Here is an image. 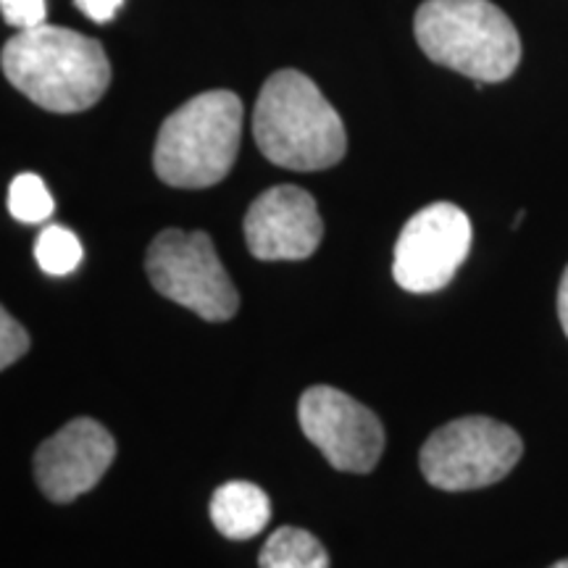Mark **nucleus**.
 I'll list each match as a JSON object with an SVG mask.
<instances>
[{"label":"nucleus","instance_id":"20e7f679","mask_svg":"<svg viewBox=\"0 0 568 568\" xmlns=\"http://www.w3.org/2000/svg\"><path fill=\"white\" fill-rule=\"evenodd\" d=\"M243 140V103L230 90L190 98L161 124L153 169L169 187L203 190L230 174Z\"/></svg>","mask_w":568,"mask_h":568},{"label":"nucleus","instance_id":"f8f14e48","mask_svg":"<svg viewBox=\"0 0 568 568\" xmlns=\"http://www.w3.org/2000/svg\"><path fill=\"white\" fill-rule=\"evenodd\" d=\"M258 568H329V552L311 531L282 527L264 542Z\"/></svg>","mask_w":568,"mask_h":568},{"label":"nucleus","instance_id":"dca6fc26","mask_svg":"<svg viewBox=\"0 0 568 568\" xmlns=\"http://www.w3.org/2000/svg\"><path fill=\"white\" fill-rule=\"evenodd\" d=\"M3 19L19 32L45 24V0H0Z\"/></svg>","mask_w":568,"mask_h":568},{"label":"nucleus","instance_id":"423d86ee","mask_svg":"<svg viewBox=\"0 0 568 568\" xmlns=\"http://www.w3.org/2000/svg\"><path fill=\"white\" fill-rule=\"evenodd\" d=\"M148 280L163 297L184 305L205 322H230L240 295L205 232L163 230L148 247Z\"/></svg>","mask_w":568,"mask_h":568},{"label":"nucleus","instance_id":"2eb2a0df","mask_svg":"<svg viewBox=\"0 0 568 568\" xmlns=\"http://www.w3.org/2000/svg\"><path fill=\"white\" fill-rule=\"evenodd\" d=\"M32 339L9 311H0V368H9L30 351Z\"/></svg>","mask_w":568,"mask_h":568},{"label":"nucleus","instance_id":"f257e3e1","mask_svg":"<svg viewBox=\"0 0 568 568\" xmlns=\"http://www.w3.org/2000/svg\"><path fill=\"white\" fill-rule=\"evenodd\" d=\"M3 74L32 103L53 113L88 111L111 84L103 45L67 27L40 24L6 42Z\"/></svg>","mask_w":568,"mask_h":568},{"label":"nucleus","instance_id":"9b49d317","mask_svg":"<svg viewBox=\"0 0 568 568\" xmlns=\"http://www.w3.org/2000/svg\"><path fill=\"white\" fill-rule=\"evenodd\" d=\"M211 521L226 539H253L272 518L268 495L253 481H226L211 497Z\"/></svg>","mask_w":568,"mask_h":568},{"label":"nucleus","instance_id":"f03ea898","mask_svg":"<svg viewBox=\"0 0 568 568\" xmlns=\"http://www.w3.org/2000/svg\"><path fill=\"white\" fill-rule=\"evenodd\" d=\"M253 138L268 161L293 172H322L343 161V119L303 71L282 69L261 90L253 111Z\"/></svg>","mask_w":568,"mask_h":568},{"label":"nucleus","instance_id":"6e6552de","mask_svg":"<svg viewBox=\"0 0 568 568\" xmlns=\"http://www.w3.org/2000/svg\"><path fill=\"white\" fill-rule=\"evenodd\" d=\"M303 435L337 471L368 474L385 450V426L343 389L316 385L305 389L297 406Z\"/></svg>","mask_w":568,"mask_h":568},{"label":"nucleus","instance_id":"1a4fd4ad","mask_svg":"<svg viewBox=\"0 0 568 568\" xmlns=\"http://www.w3.org/2000/svg\"><path fill=\"white\" fill-rule=\"evenodd\" d=\"M116 458V439L95 418H74L34 453V479L53 503L90 493Z\"/></svg>","mask_w":568,"mask_h":568},{"label":"nucleus","instance_id":"f3484780","mask_svg":"<svg viewBox=\"0 0 568 568\" xmlns=\"http://www.w3.org/2000/svg\"><path fill=\"white\" fill-rule=\"evenodd\" d=\"M74 6L80 9L84 17L98 21V24H105L116 17L119 9L124 6V0H74Z\"/></svg>","mask_w":568,"mask_h":568},{"label":"nucleus","instance_id":"ddd939ff","mask_svg":"<svg viewBox=\"0 0 568 568\" xmlns=\"http://www.w3.org/2000/svg\"><path fill=\"white\" fill-rule=\"evenodd\" d=\"M34 258L38 266L51 276H67L77 272L82 264V243L67 226L51 224L38 234L34 243Z\"/></svg>","mask_w":568,"mask_h":568},{"label":"nucleus","instance_id":"7ed1b4c3","mask_svg":"<svg viewBox=\"0 0 568 568\" xmlns=\"http://www.w3.org/2000/svg\"><path fill=\"white\" fill-rule=\"evenodd\" d=\"M414 32L432 61L474 82L508 80L521 61L514 21L489 0H424Z\"/></svg>","mask_w":568,"mask_h":568},{"label":"nucleus","instance_id":"a211bd4d","mask_svg":"<svg viewBox=\"0 0 568 568\" xmlns=\"http://www.w3.org/2000/svg\"><path fill=\"white\" fill-rule=\"evenodd\" d=\"M558 318L560 326H564L566 337H568V266L564 276H560V287H558Z\"/></svg>","mask_w":568,"mask_h":568},{"label":"nucleus","instance_id":"6ab92c4d","mask_svg":"<svg viewBox=\"0 0 568 568\" xmlns=\"http://www.w3.org/2000/svg\"><path fill=\"white\" fill-rule=\"evenodd\" d=\"M550 568H568V558L566 560H558V564L550 566Z\"/></svg>","mask_w":568,"mask_h":568},{"label":"nucleus","instance_id":"39448f33","mask_svg":"<svg viewBox=\"0 0 568 568\" xmlns=\"http://www.w3.org/2000/svg\"><path fill=\"white\" fill-rule=\"evenodd\" d=\"M524 443L508 424L464 416L439 426L418 456L424 479L443 493H468L508 477L521 460Z\"/></svg>","mask_w":568,"mask_h":568},{"label":"nucleus","instance_id":"4468645a","mask_svg":"<svg viewBox=\"0 0 568 568\" xmlns=\"http://www.w3.org/2000/svg\"><path fill=\"white\" fill-rule=\"evenodd\" d=\"M9 211L21 224H42L53 216L55 201L38 174L24 172L11 182Z\"/></svg>","mask_w":568,"mask_h":568},{"label":"nucleus","instance_id":"9d476101","mask_svg":"<svg viewBox=\"0 0 568 568\" xmlns=\"http://www.w3.org/2000/svg\"><path fill=\"white\" fill-rule=\"evenodd\" d=\"M243 230L247 251L258 261H303L324 237L314 195L295 184H276L255 197Z\"/></svg>","mask_w":568,"mask_h":568},{"label":"nucleus","instance_id":"0eeeda50","mask_svg":"<svg viewBox=\"0 0 568 568\" xmlns=\"http://www.w3.org/2000/svg\"><path fill=\"white\" fill-rule=\"evenodd\" d=\"M474 230L466 211L453 203H432L408 219L395 243L393 274L416 295L447 287L471 251Z\"/></svg>","mask_w":568,"mask_h":568}]
</instances>
